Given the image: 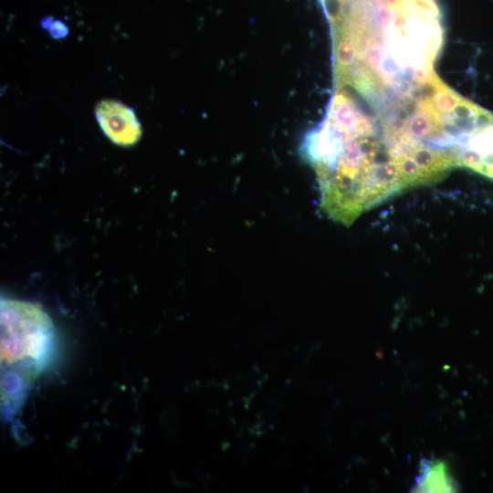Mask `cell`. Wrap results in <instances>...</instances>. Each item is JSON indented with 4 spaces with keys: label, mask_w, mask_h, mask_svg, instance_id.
<instances>
[{
    "label": "cell",
    "mask_w": 493,
    "mask_h": 493,
    "mask_svg": "<svg viewBox=\"0 0 493 493\" xmlns=\"http://www.w3.org/2000/svg\"><path fill=\"white\" fill-rule=\"evenodd\" d=\"M49 33L53 38L62 39L68 35L69 29L64 22L55 19L49 27Z\"/></svg>",
    "instance_id": "277c9868"
},
{
    "label": "cell",
    "mask_w": 493,
    "mask_h": 493,
    "mask_svg": "<svg viewBox=\"0 0 493 493\" xmlns=\"http://www.w3.org/2000/svg\"><path fill=\"white\" fill-rule=\"evenodd\" d=\"M459 485L444 460L423 458L412 492H456Z\"/></svg>",
    "instance_id": "3957f363"
},
{
    "label": "cell",
    "mask_w": 493,
    "mask_h": 493,
    "mask_svg": "<svg viewBox=\"0 0 493 493\" xmlns=\"http://www.w3.org/2000/svg\"><path fill=\"white\" fill-rule=\"evenodd\" d=\"M54 20L52 16H46L41 20L40 25L44 29H49Z\"/></svg>",
    "instance_id": "5b68a950"
},
{
    "label": "cell",
    "mask_w": 493,
    "mask_h": 493,
    "mask_svg": "<svg viewBox=\"0 0 493 493\" xmlns=\"http://www.w3.org/2000/svg\"><path fill=\"white\" fill-rule=\"evenodd\" d=\"M1 401L13 413L46 368L55 343L49 316L35 303L1 299Z\"/></svg>",
    "instance_id": "6da1fadb"
},
{
    "label": "cell",
    "mask_w": 493,
    "mask_h": 493,
    "mask_svg": "<svg viewBox=\"0 0 493 493\" xmlns=\"http://www.w3.org/2000/svg\"><path fill=\"white\" fill-rule=\"evenodd\" d=\"M95 115L105 135L121 146L135 144L142 128L134 110L112 100H103L96 107Z\"/></svg>",
    "instance_id": "7a4b0ae2"
}]
</instances>
